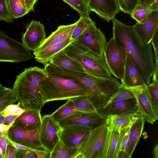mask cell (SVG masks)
<instances>
[{"label": "cell", "mask_w": 158, "mask_h": 158, "mask_svg": "<svg viewBox=\"0 0 158 158\" xmlns=\"http://www.w3.org/2000/svg\"><path fill=\"white\" fill-rule=\"evenodd\" d=\"M60 68L85 72L81 64L77 61L69 56L64 49L58 52L51 59L50 62Z\"/></svg>", "instance_id": "obj_23"}, {"label": "cell", "mask_w": 158, "mask_h": 158, "mask_svg": "<svg viewBox=\"0 0 158 158\" xmlns=\"http://www.w3.org/2000/svg\"><path fill=\"white\" fill-rule=\"evenodd\" d=\"M117 1L120 11L130 15L139 4L138 0H117Z\"/></svg>", "instance_id": "obj_37"}, {"label": "cell", "mask_w": 158, "mask_h": 158, "mask_svg": "<svg viewBox=\"0 0 158 158\" xmlns=\"http://www.w3.org/2000/svg\"><path fill=\"white\" fill-rule=\"evenodd\" d=\"M81 112H83L77 108L71 100H68L51 115L54 119L58 123L73 114Z\"/></svg>", "instance_id": "obj_26"}, {"label": "cell", "mask_w": 158, "mask_h": 158, "mask_svg": "<svg viewBox=\"0 0 158 158\" xmlns=\"http://www.w3.org/2000/svg\"><path fill=\"white\" fill-rule=\"evenodd\" d=\"M158 10V0H156L150 5L144 6L138 4L135 8L131 17L135 20L136 22L141 23L152 11Z\"/></svg>", "instance_id": "obj_29"}, {"label": "cell", "mask_w": 158, "mask_h": 158, "mask_svg": "<svg viewBox=\"0 0 158 158\" xmlns=\"http://www.w3.org/2000/svg\"><path fill=\"white\" fill-rule=\"evenodd\" d=\"M74 106L84 112L96 113L98 112L91 102L89 96H81L70 99Z\"/></svg>", "instance_id": "obj_31"}, {"label": "cell", "mask_w": 158, "mask_h": 158, "mask_svg": "<svg viewBox=\"0 0 158 158\" xmlns=\"http://www.w3.org/2000/svg\"><path fill=\"white\" fill-rule=\"evenodd\" d=\"M104 55L111 74L122 81L124 75L127 56L125 49L118 44L112 37L107 42Z\"/></svg>", "instance_id": "obj_9"}, {"label": "cell", "mask_w": 158, "mask_h": 158, "mask_svg": "<svg viewBox=\"0 0 158 158\" xmlns=\"http://www.w3.org/2000/svg\"><path fill=\"white\" fill-rule=\"evenodd\" d=\"M38 87L44 104L50 101L89 96L91 94L89 89L77 80L49 74L39 83Z\"/></svg>", "instance_id": "obj_3"}, {"label": "cell", "mask_w": 158, "mask_h": 158, "mask_svg": "<svg viewBox=\"0 0 158 158\" xmlns=\"http://www.w3.org/2000/svg\"><path fill=\"white\" fill-rule=\"evenodd\" d=\"M88 6L90 11L108 22L120 11L117 0H90Z\"/></svg>", "instance_id": "obj_16"}, {"label": "cell", "mask_w": 158, "mask_h": 158, "mask_svg": "<svg viewBox=\"0 0 158 158\" xmlns=\"http://www.w3.org/2000/svg\"><path fill=\"white\" fill-rule=\"evenodd\" d=\"M131 127L122 129L119 132L117 147V158H128L127 151Z\"/></svg>", "instance_id": "obj_28"}, {"label": "cell", "mask_w": 158, "mask_h": 158, "mask_svg": "<svg viewBox=\"0 0 158 158\" xmlns=\"http://www.w3.org/2000/svg\"><path fill=\"white\" fill-rule=\"evenodd\" d=\"M48 76L44 69L34 66L25 69L17 76L12 90L19 107L25 110L40 112L45 104L40 93L38 85Z\"/></svg>", "instance_id": "obj_2"}, {"label": "cell", "mask_w": 158, "mask_h": 158, "mask_svg": "<svg viewBox=\"0 0 158 158\" xmlns=\"http://www.w3.org/2000/svg\"><path fill=\"white\" fill-rule=\"evenodd\" d=\"M60 127L51 114L45 115L42 118L39 136L43 147L50 153L60 140Z\"/></svg>", "instance_id": "obj_10"}, {"label": "cell", "mask_w": 158, "mask_h": 158, "mask_svg": "<svg viewBox=\"0 0 158 158\" xmlns=\"http://www.w3.org/2000/svg\"><path fill=\"white\" fill-rule=\"evenodd\" d=\"M73 40L70 38L54 44L37 52H33L36 61L45 65L50 62L52 58L57 53L65 49Z\"/></svg>", "instance_id": "obj_22"}, {"label": "cell", "mask_w": 158, "mask_h": 158, "mask_svg": "<svg viewBox=\"0 0 158 158\" xmlns=\"http://www.w3.org/2000/svg\"><path fill=\"white\" fill-rule=\"evenodd\" d=\"M119 132L108 131L100 158H117V147Z\"/></svg>", "instance_id": "obj_24"}, {"label": "cell", "mask_w": 158, "mask_h": 158, "mask_svg": "<svg viewBox=\"0 0 158 158\" xmlns=\"http://www.w3.org/2000/svg\"><path fill=\"white\" fill-rule=\"evenodd\" d=\"M15 122L9 125H6L4 123L0 124V136H4L6 135L10 128L12 126Z\"/></svg>", "instance_id": "obj_43"}, {"label": "cell", "mask_w": 158, "mask_h": 158, "mask_svg": "<svg viewBox=\"0 0 158 158\" xmlns=\"http://www.w3.org/2000/svg\"><path fill=\"white\" fill-rule=\"evenodd\" d=\"M39 131L40 129L29 131L12 125L6 135L9 139L16 143L34 150L47 151L40 142Z\"/></svg>", "instance_id": "obj_11"}, {"label": "cell", "mask_w": 158, "mask_h": 158, "mask_svg": "<svg viewBox=\"0 0 158 158\" xmlns=\"http://www.w3.org/2000/svg\"><path fill=\"white\" fill-rule=\"evenodd\" d=\"M158 30H157L151 41V44L152 45L154 51L155 59V72H157L158 70Z\"/></svg>", "instance_id": "obj_39"}, {"label": "cell", "mask_w": 158, "mask_h": 158, "mask_svg": "<svg viewBox=\"0 0 158 158\" xmlns=\"http://www.w3.org/2000/svg\"><path fill=\"white\" fill-rule=\"evenodd\" d=\"M133 27L139 38L145 43L149 44L158 27V10L152 11L141 23L136 22Z\"/></svg>", "instance_id": "obj_15"}, {"label": "cell", "mask_w": 158, "mask_h": 158, "mask_svg": "<svg viewBox=\"0 0 158 158\" xmlns=\"http://www.w3.org/2000/svg\"><path fill=\"white\" fill-rule=\"evenodd\" d=\"M137 110L136 102L135 98L109 103L98 111L107 117L110 115L128 113L135 112Z\"/></svg>", "instance_id": "obj_18"}, {"label": "cell", "mask_w": 158, "mask_h": 158, "mask_svg": "<svg viewBox=\"0 0 158 158\" xmlns=\"http://www.w3.org/2000/svg\"><path fill=\"white\" fill-rule=\"evenodd\" d=\"M92 128L78 126L60 127V140L69 147L78 148Z\"/></svg>", "instance_id": "obj_14"}, {"label": "cell", "mask_w": 158, "mask_h": 158, "mask_svg": "<svg viewBox=\"0 0 158 158\" xmlns=\"http://www.w3.org/2000/svg\"><path fill=\"white\" fill-rule=\"evenodd\" d=\"M40 112L27 110L15 120L13 126L29 131L39 129L42 122Z\"/></svg>", "instance_id": "obj_19"}, {"label": "cell", "mask_w": 158, "mask_h": 158, "mask_svg": "<svg viewBox=\"0 0 158 158\" xmlns=\"http://www.w3.org/2000/svg\"><path fill=\"white\" fill-rule=\"evenodd\" d=\"M18 116L10 115L6 117L4 124L7 125L10 124L14 121Z\"/></svg>", "instance_id": "obj_44"}, {"label": "cell", "mask_w": 158, "mask_h": 158, "mask_svg": "<svg viewBox=\"0 0 158 158\" xmlns=\"http://www.w3.org/2000/svg\"><path fill=\"white\" fill-rule=\"evenodd\" d=\"M76 10L80 16L90 17L89 10L87 5L83 0H63Z\"/></svg>", "instance_id": "obj_34"}, {"label": "cell", "mask_w": 158, "mask_h": 158, "mask_svg": "<svg viewBox=\"0 0 158 158\" xmlns=\"http://www.w3.org/2000/svg\"><path fill=\"white\" fill-rule=\"evenodd\" d=\"M112 21L113 38L118 44L124 48L127 56L136 65L145 83L149 84L155 68L151 43H144L132 26L127 25L115 18Z\"/></svg>", "instance_id": "obj_1"}, {"label": "cell", "mask_w": 158, "mask_h": 158, "mask_svg": "<svg viewBox=\"0 0 158 158\" xmlns=\"http://www.w3.org/2000/svg\"><path fill=\"white\" fill-rule=\"evenodd\" d=\"M16 148L9 143L6 152L5 158H16Z\"/></svg>", "instance_id": "obj_41"}, {"label": "cell", "mask_w": 158, "mask_h": 158, "mask_svg": "<svg viewBox=\"0 0 158 158\" xmlns=\"http://www.w3.org/2000/svg\"><path fill=\"white\" fill-rule=\"evenodd\" d=\"M4 87L0 83V92L1 91V90L3 89Z\"/></svg>", "instance_id": "obj_47"}, {"label": "cell", "mask_w": 158, "mask_h": 158, "mask_svg": "<svg viewBox=\"0 0 158 158\" xmlns=\"http://www.w3.org/2000/svg\"><path fill=\"white\" fill-rule=\"evenodd\" d=\"M142 118H143L138 110L132 113L108 115L105 123L108 130L119 132L122 129L131 127L134 123Z\"/></svg>", "instance_id": "obj_17"}, {"label": "cell", "mask_w": 158, "mask_h": 158, "mask_svg": "<svg viewBox=\"0 0 158 158\" xmlns=\"http://www.w3.org/2000/svg\"><path fill=\"white\" fill-rule=\"evenodd\" d=\"M107 131L105 123L92 128L77 153H81L83 158H100Z\"/></svg>", "instance_id": "obj_7"}, {"label": "cell", "mask_w": 158, "mask_h": 158, "mask_svg": "<svg viewBox=\"0 0 158 158\" xmlns=\"http://www.w3.org/2000/svg\"><path fill=\"white\" fill-rule=\"evenodd\" d=\"M106 117L99 112H81L73 114L58 123L60 127L78 126L93 128L105 123Z\"/></svg>", "instance_id": "obj_12"}, {"label": "cell", "mask_w": 158, "mask_h": 158, "mask_svg": "<svg viewBox=\"0 0 158 158\" xmlns=\"http://www.w3.org/2000/svg\"><path fill=\"white\" fill-rule=\"evenodd\" d=\"M150 93L155 102L158 104V81H154L147 85Z\"/></svg>", "instance_id": "obj_40"}, {"label": "cell", "mask_w": 158, "mask_h": 158, "mask_svg": "<svg viewBox=\"0 0 158 158\" xmlns=\"http://www.w3.org/2000/svg\"><path fill=\"white\" fill-rule=\"evenodd\" d=\"M33 57L30 50L22 43L0 31V62H23Z\"/></svg>", "instance_id": "obj_5"}, {"label": "cell", "mask_w": 158, "mask_h": 158, "mask_svg": "<svg viewBox=\"0 0 158 158\" xmlns=\"http://www.w3.org/2000/svg\"><path fill=\"white\" fill-rule=\"evenodd\" d=\"M135 98L134 95L128 89L122 85L121 88L111 97L105 105L113 102Z\"/></svg>", "instance_id": "obj_35"}, {"label": "cell", "mask_w": 158, "mask_h": 158, "mask_svg": "<svg viewBox=\"0 0 158 158\" xmlns=\"http://www.w3.org/2000/svg\"><path fill=\"white\" fill-rule=\"evenodd\" d=\"M84 2L86 3V4L87 5H88L90 0H83Z\"/></svg>", "instance_id": "obj_48"}, {"label": "cell", "mask_w": 158, "mask_h": 158, "mask_svg": "<svg viewBox=\"0 0 158 158\" xmlns=\"http://www.w3.org/2000/svg\"><path fill=\"white\" fill-rule=\"evenodd\" d=\"M22 38L23 44L30 51L37 49L46 38L44 26L39 21L32 20L26 27Z\"/></svg>", "instance_id": "obj_13"}, {"label": "cell", "mask_w": 158, "mask_h": 158, "mask_svg": "<svg viewBox=\"0 0 158 158\" xmlns=\"http://www.w3.org/2000/svg\"><path fill=\"white\" fill-rule=\"evenodd\" d=\"M11 15L14 19L27 14L24 0H6Z\"/></svg>", "instance_id": "obj_30"}, {"label": "cell", "mask_w": 158, "mask_h": 158, "mask_svg": "<svg viewBox=\"0 0 158 158\" xmlns=\"http://www.w3.org/2000/svg\"><path fill=\"white\" fill-rule=\"evenodd\" d=\"M77 21L73 23L68 25H61L47 38H46L40 47L34 52H37L49 46L71 38Z\"/></svg>", "instance_id": "obj_20"}, {"label": "cell", "mask_w": 158, "mask_h": 158, "mask_svg": "<svg viewBox=\"0 0 158 158\" xmlns=\"http://www.w3.org/2000/svg\"><path fill=\"white\" fill-rule=\"evenodd\" d=\"M128 89L134 95L138 110L145 121L153 124L158 119V104L155 102L151 95L147 84H145Z\"/></svg>", "instance_id": "obj_8"}, {"label": "cell", "mask_w": 158, "mask_h": 158, "mask_svg": "<svg viewBox=\"0 0 158 158\" xmlns=\"http://www.w3.org/2000/svg\"><path fill=\"white\" fill-rule=\"evenodd\" d=\"M6 0H0V21L10 24L14 23Z\"/></svg>", "instance_id": "obj_36"}, {"label": "cell", "mask_w": 158, "mask_h": 158, "mask_svg": "<svg viewBox=\"0 0 158 158\" xmlns=\"http://www.w3.org/2000/svg\"><path fill=\"white\" fill-rule=\"evenodd\" d=\"M107 42L105 35L96 26L95 22L73 42L83 50L98 56L104 55Z\"/></svg>", "instance_id": "obj_6"}, {"label": "cell", "mask_w": 158, "mask_h": 158, "mask_svg": "<svg viewBox=\"0 0 158 158\" xmlns=\"http://www.w3.org/2000/svg\"><path fill=\"white\" fill-rule=\"evenodd\" d=\"M139 4L144 6H148L158 0H138Z\"/></svg>", "instance_id": "obj_45"}, {"label": "cell", "mask_w": 158, "mask_h": 158, "mask_svg": "<svg viewBox=\"0 0 158 158\" xmlns=\"http://www.w3.org/2000/svg\"><path fill=\"white\" fill-rule=\"evenodd\" d=\"M25 110L17 104H11L7 106L2 111L1 114L5 117L10 115L19 116L24 112Z\"/></svg>", "instance_id": "obj_38"}, {"label": "cell", "mask_w": 158, "mask_h": 158, "mask_svg": "<svg viewBox=\"0 0 158 158\" xmlns=\"http://www.w3.org/2000/svg\"><path fill=\"white\" fill-rule=\"evenodd\" d=\"M145 120L140 119L134 123L131 127L129 136L127 153L130 158L140 139L143 132Z\"/></svg>", "instance_id": "obj_25"}, {"label": "cell", "mask_w": 158, "mask_h": 158, "mask_svg": "<svg viewBox=\"0 0 158 158\" xmlns=\"http://www.w3.org/2000/svg\"><path fill=\"white\" fill-rule=\"evenodd\" d=\"M121 81V85L128 88L146 84L136 65L127 55L124 75Z\"/></svg>", "instance_id": "obj_21"}, {"label": "cell", "mask_w": 158, "mask_h": 158, "mask_svg": "<svg viewBox=\"0 0 158 158\" xmlns=\"http://www.w3.org/2000/svg\"><path fill=\"white\" fill-rule=\"evenodd\" d=\"M0 158H1V157L0 156Z\"/></svg>", "instance_id": "obj_49"}, {"label": "cell", "mask_w": 158, "mask_h": 158, "mask_svg": "<svg viewBox=\"0 0 158 158\" xmlns=\"http://www.w3.org/2000/svg\"><path fill=\"white\" fill-rule=\"evenodd\" d=\"M77 150V148L69 147L60 140L50 153V158H74Z\"/></svg>", "instance_id": "obj_27"}, {"label": "cell", "mask_w": 158, "mask_h": 158, "mask_svg": "<svg viewBox=\"0 0 158 158\" xmlns=\"http://www.w3.org/2000/svg\"><path fill=\"white\" fill-rule=\"evenodd\" d=\"M95 22L90 17L80 16L70 39L74 40Z\"/></svg>", "instance_id": "obj_32"}, {"label": "cell", "mask_w": 158, "mask_h": 158, "mask_svg": "<svg viewBox=\"0 0 158 158\" xmlns=\"http://www.w3.org/2000/svg\"><path fill=\"white\" fill-rule=\"evenodd\" d=\"M38 0H24L26 11L28 14L31 11H34V7Z\"/></svg>", "instance_id": "obj_42"}, {"label": "cell", "mask_w": 158, "mask_h": 158, "mask_svg": "<svg viewBox=\"0 0 158 158\" xmlns=\"http://www.w3.org/2000/svg\"><path fill=\"white\" fill-rule=\"evenodd\" d=\"M16 101L12 89L4 87L0 92V114L7 106Z\"/></svg>", "instance_id": "obj_33"}, {"label": "cell", "mask_w": 158, "mask_h": 158, "mask_svg": "<svg viewBox=\"0 0 158 158\" xmlns=\"http://www.w3.org/2000/svg\"><path fill=\"white\" fill-rule=\"evenodd\" d=\"M64 50L69 56L81 64L86 72L99 77L107 78L112 76L104 55L95 56L77 46L73 42Z\"/></svg>", "instance_id": "obj_4"}, {"label": "cell", "mask_w": 158, "mask_h": 158, "mask_svg": "<svg viewBox=\"0 0 158 158\" xmlns=\"http://www.w3.org/2000/svg\"><path fill=\"white\" fill-rule=\"evenodd\" d=\"M153 157L158 158V143H157L155 146L153 150Z\"/></svg>", "instance_id": "obj_46"}]
</instances>
